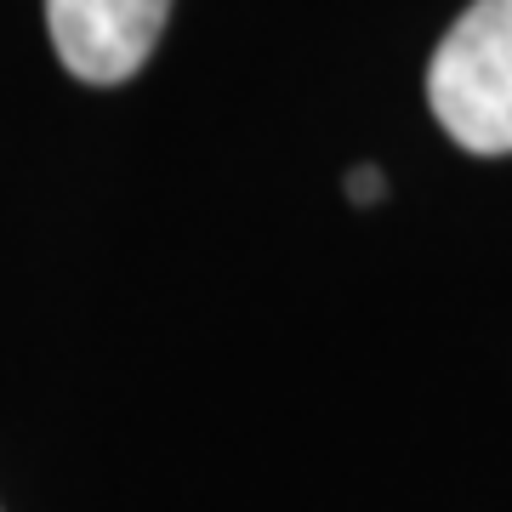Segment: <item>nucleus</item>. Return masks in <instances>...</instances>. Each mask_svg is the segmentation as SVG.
Masks as SVG:
<instances>
[{"label":"nucleus","mask_w":512,"mask_h":512,"mask_svg":"<svg viewBox=\"0 0 512 512\" xmlns=\"http://www.w3.org/2000/svg\"><path fill=\"white\" fill-rule=\"evenodd\" d=\"M427 103L467 154H512V0H473L427 63Z\"/></svg>","instance_id":"1"},{"label":"nucleus","mask_w":512,"mask_h":512,"mask_svg":"<svg viewBox=\"0 0 512 512\" xmlns=\"http://www.w3.org/2000/svg\"><path fill=\"white\" fill-rule=\"evenodd\" d=\"M171 0H46L52 46L86 86H120L148 63Z\"/></svg>","instance_id":"2"},{"label":"nucleus","mask_w":512,"mask_h":512,"mask_svg":"<svg viewBox=\"0 0 512 512\" xmlns=\"http://www.w3.org/2000/svg\"><path fill=\"white\" fill-rule=\"evenodd\" d=\"M382 194H387V183H382V171H376V165H359V171L348 177V200L353 205H376Z\"/></svg>","instance_id":"3"}]
</instances>
